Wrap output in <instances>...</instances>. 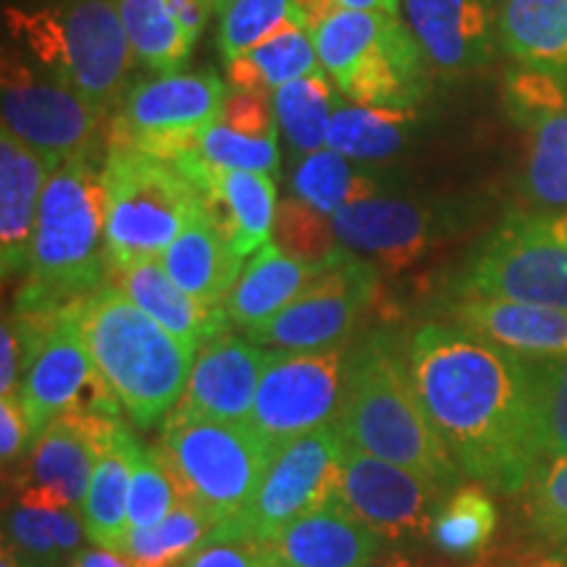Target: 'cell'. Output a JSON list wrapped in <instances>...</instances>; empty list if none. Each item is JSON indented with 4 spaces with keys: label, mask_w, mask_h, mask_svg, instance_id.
Returning <instances> with one entry per match:
<instances>
[{
    "label": "cell",
    "mask_w": 567,
    "mask_h": 567,
    "mask_svg": "<svg viewBox=\"0 0 567 567\" xmlns=\"http://www.w3.org/2000/svg\"><path fill=\"white\" fill-rule=\"evenodd\" d=\"M137 439L124 421L116 425V434L103 450L92 471L87 494H84L80 515L84 536L92 547L122 551L130 536V484L132 455Z\"/></svg>",
    "instance_id": "cell-31"
},
{
    "label": "cell",
    "mask_w": 567,
    "mask_h": 567,
    "mask_svg": "<svg viewBox=\"0 0 567 567\" xmlns=\"http://www.w3.org/2000/svg\"><path fill=\"white\" fill-rule=\"evenodd\" d=\"M442 316L460 329L526 360L567 354V310L484 295H446Z\"/></svg>",
    "instance_id": "cell-22"
},
{
    "label": "cell",
    "mask_w": 567,
    "mask_h": 567,
    "mask_svg": "<svg viewBox=\"0 0 567 567\" xmlns=\"http://www.w3.org/2000/svg\"><path fill=\"white\" fill-rule=\"evenodd\" d=\"M229 84L213 71L158 74L134 84L111 124V147L140 151L174 163L221 118Z\"/></svg>",
    "instance_id": "cell-12"
},
{
    "label": "cell",
    "mask_w": 567,
    "mask_h": 567,
    "mask_svg": "<svg viewBox=\"0 0 567 567\" xmlns=\"http://www.w3.org/2000/svg\"><path fill=\"white\" fill-rule=\"evenodd\" d=\"M84 536L76 507L61 505L38 488H17V499L6 507V536L17 549L21 567H66L80 551Z\"/></svg>",
    "instance_id": "cell-29"
},
{
    "label": "cell",
    "mask_w": 567,
    "mask_h": 567,
    "mask_svg": "<svg viewBox=\"0 0 567 567\" xmlns=\"http://www.w3.org/2000/svg\"><path fill=\"white\" fill-rule=\"evenodd\" d=\"M318 61L347 101L417 109L425 95V55L400 17L339 9L313 32Z\"/></svg>",
    "instance_id": "cell-8"
},
{
    "label": "cell",
    "mask_w": 567,
    "mask_h": 567,
    "mask_svg": "<svg viewBox=\"0 0 567 567\" xmlns=\"http://www.w3.org/2000/svg\"><path fill=\"white\" fill-rule=\"evenodd\" d=\"M471 567H567V551L563 547H523L486 551Z\"/></svg>",
    "instance_id": "cell-48"
},
{
    "label": "cell",
    "mask_w": 567,
    "mask_h": 567,
    "mask_svg": "<svg viewBox=\"0 0 567 567\" xmlns=\"http://www.w3.org/2000/svg\"><path fill=\"white\" fill-rule=\"evenodd\" d=\"M218 122L252 137H279L271 92L229 90Z\"/></svg>",
    "instance_id": "cell-45"
},
{
    "label": "cell",
    "mask_w": 567,
    "mask_h": 567,
    "mask_svg": "<svg viewBox=\"0 0 567 567\" xmlns=\"http://www.w3.org/2000/svg\"><path fill=\"white\" fill-rule=\"evenodd\" d=\"M111 279L113 287L122 289L153 321H158L182 342L193 344L195 350H200L210 339L224 337L231 326L224 305H205L184 292L166 274L161 260H145V264L113 274Z\"/></svg>",
    "instance_id": "cell-27"
},
{
    "label": "cell",
    "mask_w": 567,
    "mask_h": 567,
    "mask_svg": "<svg viewBox=\"0 0 567 567\" xmlns=\"http://www.w3.org/2000/svg\"><path fill=\"white\" fill-rule=\"evenodd\" d=\"M321 69L313 32L305 30L295 19L264 45L226 63V84L229 90H258L274 95L284 84L302 80Z\"/></svg>",
    "instance_id": "cell-34"
},
{
    "label": "cell",
    "mask_w": 567,
    "mask_h": 567,
    "mask_svg": "<svg viewBox=\"0 0 567 567\" xmlns=\"http://www.w3.org/2000/svg\"><path fill=\"white\" fill-rule=\"evenodd\" d=\"M408 339L394 329H375L352 347L337 425L347 444L452 492L463 471L417 400Z\"/></svg>",
    "instance_id": "cell-2"
},
{
    "label": "cell",
    "mask_w": 567,
    "mask_h": 567,
    "mask_svg": "<svg viewBox=\"0 0 567 567\" xmlns=\"http://www.w3.org/2000/svg\"><path fill=\"white\" fill-rule=\"evenodd\" d=\"M542 423V460L567 455V354L534 360Z\"/></svg>",
    "instance_id": "cell-44"
},
{
    "label": "cell",
    "mask_w": 567,
    "mask_h": 567,
    "mask_svg": "<svg viewBox=\"0 0 567 567\" xmlns=\"http://www.w3.org/2000/svg\"><path fill=\"white\" fill-rule=\"evenodd\" d=\"M3 130L48 163L51 174L84 153H97L105 113L66 84L42 80L17 53H3L0 76Z\"/></svg>",
    "instance_id": "cell-14"
},
{
    "label": "cell",
    "mask_w": 567,
    "mask_h": 567,
    "mask_svg": "<svg viewBox=\"0 0 567 567\" xmlns=\"http://www.w3.org/2000/svg\"><path fill=\"white\" fill-rule=\"evenodd\" d=\"M342 9H358V11H381L392 13V17H400L402 0H339Z\"/></svg>",
    "instance_id": "cell-52"
},
{
    "label": "cell",
    "mask_w": 567,
    "mask_h": 567,
    "mask_svg": "<svg viewBox=\"0 0 567 567\" xmlns=\"http://www.w3.org/2000/svg\"><path fill=\"white\" fill-rule=\"evenodd\" d=\"M161 452L179 481L184 502L224 526L243 509L264 481L276 450L250 423L168 415Z\"/></svg>",
    "instance_id": "cell-9"
},
{
    "label": "cell",
    "mask_w": 567,
    "mask_h": 567,
    "mask_svg": "<svg viewBox=\"0 0 567 567\" xmlns=\"http://www.w3.org/2000/svg\"><path fill=\"white\" fill-rule=\"evenodd\" d=\"M0 567H21V559L17 555V549L11 547L9 538H3V557H0Z\"/></svg>",
    "instance_id": "cell-54"
},
{
    "label": "cell",
    "mask_w": 567,
    "mask_h": 567,
    "mask_svg": "<svg viewBox=\"0 0 567 567\" xmlns=\"http://www.w3.org/2000/svg\"><path fill=\"white\" fill-rule=\"evenodd\" d=\"M295 21L292 0H237L221 13L218 24V51L229 63Z\"/></svg>",
    "instance_id": "cell-43"
},
{
    "label": "cell",
    "mask_w": 567,
    "mask_h": 567,
    "mask_svg": "<svg viewBox=\"0 0 567 567\" xmlns=\"http://www.w3.org/2000/svg\"><path fill=\"white\" fill-rule=\"evenodd\" d=\"M496 42L520 66L567 82V0H499Z\"/></svg>",
    "instance_id": "cell-32"
},
{
    "label": "cell",
    "mask_w": 567,
    "mask_h": 567,
    "mask_svg": "<svg viewBox=\"0 0 567 567\" xmlns=\"http://www.w3.org/2000/svg\"><path fill=\"white\" fill-rule=\"evenodd\" d=\"M337 496L379 536L408 538L429 536L450 492L408 467L386 463L344 442Z\"/></svg>",
    "instance_id": "cell-18"
},
{
    "label": "cell",
    "mask_w": 567,
    "mask_h": 567,
    "mask_svg": "<svg viewBox=\"0 0 567 567\" xmlns=\"http://www.w3.org/2000/svg\"><path fill=\"white\" fill-rule=\"evenodd\" d=\"M523 517L542 544L567 542V455L542 460L523 488Z\"/></svg>",
    "instance_id": "cell-41"
},
{
    "label": "cell",
    "mask_w": 567,
    "mask_h": 567,
    "mask_svg": "<svg viewBox=\"0 0 567 567\" xmlns=\"http://www.w3.org/2000/svg\"><path fill=\"white\" fill-rule=\"evenodd\" d=\"M384 189L386 182L379 172L358 166V161L344 158L331 147L302 155L292 174L295 197L326 216L384 195Z\"/></svg>",
    "instance_id": "cell-35"
},
{
    "label": "cell",
    "mask_w": 567,
    "mask_h": 567,
    "mask_svg": "<svg viewBox=\"0 0 567 567\" xmlns=\"http://www.w3.org/2000/svg\"><path fill=\"white\" fill-rule=\"evenodd\" d=\"M496 526H499V509L488 488L481 484H460L439 507L429 528V542L446 557H484L494 542Z\"/></svg>",
    "instance_id": "cell-36"
},
{
    "label": "cell",
    "mask_w": 567,
    "mask_h": 567,
    "mask_svg": "<svg viewBox=\"0 0 567 567\" xmlns=\"http://www.w3.org/2000/svg\"><path fill=\"white\" fill-rule=\"evenodd\" d=\"M342 9L339 0H292V13L308 32H316L326 19Z\"/></svg>",
    "instance_id": "cell-50"
},
{
    "label": "cell",
    "mask_w": 567,
    "mask_h": 567,
    "mask_svg": "<svg viewBox=\"0 0 567 567\" xmlns=\"http://www.w3.org/2000/svg\"><path fill=\"white\" fill-rule=\"evenodd\" d=\"M27 444H30V429H27L19 394L3 396L0 400V457H3V465L9 467L17 463Z\"/></svg>",
    "instance_id": "cell-47"
},
{
    "label": "cell",
    "mask_w": 567,
    "mask_h": 567,
    "mask_svg": "<svg viewBox=\"0 0 567 567\" xmlns=\"http://www.w3.org/2000/svg\"><path fill=\"white\" fill-rule=\"evenodd\" d=\"M132 51L155 74H179L193 55L213 0H116Z\"/></svg>",
    "instance_id": "cell-26"
},
{
    "label": "cell",
    "mask_w": 567,
    "mask_h": 567,
    "mask_svg": "<svg viewBox=\"0 0 567 567\" xmlns=\"http://www.w3.org/2000/svg\"><path fill=\"white\" fill-rule=\"evenodd\" d=\"M174 166L182 168L200 189L205 210L239 258H250L271 243L276 210H279L271 174L224 172V168L205 166L193 155H182Z\"/></svg>",
    "instance_id": "cell-23"
},
{
    "label": "cell",
    "mask_w": 567,
    "mask_h": 567,
    "mask_svg": "<svg viewBox=\"0 0 567 567\" xmlns=\"http://www.w3.org/2000/svg\"><path fill=\"white\" fill-rule=\"evenodd\" d=\"M347 354L350 350L344 344L271 352L247 423L276 452L326 423H334L344 400Z\"/></svg>",
    "instance_id": "cell-13"
},
{
    "label": "cell",
    "mask_w": 567,
    "mask_h": 567,
    "mask_svg": "<svg viewBox=\"0 0 567 567\" xmlns=\"http://www.w3.org/2000/svg\"><path fill=\"white\" fill-rule=\"evenodd\" d=\"M103 184L109 276L161 260L203 208L200 189L182 168L126 147H111L105 155Z\"/></svg>",
    "instance_id": "cell-6"
},
{
    "label": "cell",
    "mask_w": 567,
    "mask_h": 567,
    "mask_svg": "<svg viewBox=\"0 0 567 567\" xmlns=\"http://www.w3.org/2000/svg\"><path fill=\"white\" fill-rule=\"evenodd\" d=\"M66 567H134L130 559H126L122 551L111 549H80Z\"/></svg>",
    "instance_id": "cell-51"
},
{
    "label": "cell",
    "mask_w": 567,
    "mask_h": 567,
    "mask_svg": "<svg viewBox=\"0 0 567 567\" xmlns=\"http://www.w3.org/2000/svg\"><path fill=\"white\" fill-rule=\"evenodd\" d=\"M184 155H193L205 166L224 168V172H258L274 174L279 168V137H252L231 126L216 122L208 126L195 147ZM182 158V155H179Z\"/></svg>",
    "instance_id": "cell-42"
},
{
    "label": "cell",
    "mask_w": 567,
    "mask_h": 567,
    "mask_svg": "<svg viewBox=\"0 0 567 567\" xmlns=\"http://www.w3.org/2000/svg\"><path fill=\"white\" fill-rule=\"evenodd\" d=\"M463 208L423 197L379 195L331 216L339 245L360 258L400 274L463 226Z\"/></svg>",
    "instance_id": "cell-16"
},
{
    "label": "cell",
    "mask_w": 567,
    "mask_h": 567,
    "mask_svg": "<svg viewBox=\"0 0 567 567\" xmlns=\"http://www.w3.org/2000/svg\"><path fill=\"white\" fill-rule=\"evenodd\" d=\"M161 266L184 292L205 305H224L231 287L245 271L243 258L234 252L229 239L213 224L205 205L161 255Z\"/></svg>",
    "instance_id": "cell-28"
},
{
    "label": "cell",
    "mask_w": 567,
    "mask_h": 567,
    "mask_svg": "<svg viewBox=\"0 0 567 567\" xmlns=\"http://www.w3.org/2000/svg\"><path fill=\"white\" fill-rule=\"evenodd\" d=\"M402 21L429 69L446 76L486 66L499 45L492 0H402Z\"/></svg>",
    "instance_id": "cell-21"
},
{
    "label": "cell",
    "mask_w": 567,
    "mask_h": 567,
    "mask_svg": "<svg viewBox=\"0 0 567 567\" xmlns=\"http://www.w3.org/2000/svg\"><path fill=\"white\" fill-rule=\"evenodd\" d=\"M21 365H24V352H21L19 331L11 313H6L0 326V394L3 396L19 394Z\"/></svg>",
    "instance_id": "cell-49"
},
{
    "label": "cell",
    "mask_w": 567,
    "mask_h": 567,
    "mask_svg": "<svg viewBox=\"0 0 567 567\" xmlns=\"http://www.w3.org/2000/svg\"><path fill=\"white\" fill-rule=\"evenodd\" d=\"M384 542L334 496L289 523L266 547L276 567H371L384 555Z\"/></svg>",
    "instance_id": "cell-24"
},
{
    "label": "cell",
    "mask_w": 567,
    "mask_h": 567,
    "mask_svg": "<svg viewBox=\"0 0 567 567\" xmlns=\"http://www.w3.org/2000/svg\"><path fill=\"white\" fill-rule=\"evenodd\" d=\"M231 3H237V0H213V9H216L218 17H221V13H224L226 9H229Z\"/></svg>",
    "instance_id": "cell-55"
},
{
    "label": "cell",
    "mask_w": 567,
    "mask_h": 567,
    "mask_svg": "<svg viewBox=\"0 0 567 567\" xmlns=\"http://www.w3.org/2000/svg\"><path fill=\"white\" fill-rule=\"evenodd\" d=\"M342 450L344 436L337 421L284 444L250 502L224 526L213 528L208 542L268 544L297 517L334 499Z\"/></svg>",
    "instance_id": "cell-11"
},
{
    "label": "cell",
    "mask_w": 567,
    "mask_h": 567,
    "mask_svg": "<svg viewBox=\"0 0 567 567\" xmlns=\"http://www.w3.org/2000/svg\"><path fill=\"white\" fill-rule=\"evenodd\" d=\"M179 505H184L182 486L163 457L161 446H142L137 442L132 455L130 530L155 526Z\"/></svg>",
    "instance_id": "cell-40"
},
{
    "label": "cell",
    "mask_w": 567,
    "mask_h": 567,
    "mask_svg": "<svg viewBox=\"0 0 567 567\" xmlns=\"http://www.w3.org/2000/svg\"><path fill=\"white\" fill-rule=\"evenodd\" d=\"M271 243L279 245L284 252L321 268L334 266L344 255V247L339 245L331 216L310 208L300 197H287L276 210Z\"/></svg>",
    "instance_id": "cell-39"
},
{
    "label": "cell",
    "mask_w": 567,
    "mask_h": 567,
    "mask_svg": "<svg viewBox=\"0 0 567 567\" xmlns=\"http://www.w3.org/2000/svg\"><path fill=\"white\" fill-rule=\"evenodd\" d=\"M48 163L9 130L0 132V266L3 279L27 276Z\"/></svg>",
    "instance_id": "cell-25"
},
{
    "label": "cell",
    "mask_w": 567,
    "mask_h": 567,
    "mask_svg": "<svg viewBox=\"0 0 567 567\" xmlns=\"http://www.w3.org/2000/svg\"><path fill=\"white\" fill-rule=\"evenodd\" d=\"M408 358L417 400L463 476L520 494L542 463L534 360L442 321L417 326Z\"/></svg>",
    "instance_id": "cell-1"
},
{
    "label": "cell",
    "mask_w": 567,
    "mask_h": 567,
    "mask_svg": "<svg viewBox=\"0 0 567 567\" xmlns=\"http://www.w3.org/2000/svg\"><path fill=\"white\" fill-rule=\"evenodd\" d=\"M118 423L122 417L95 413L55 417L30 446V460L24 476L17 481V488H38L59 499L61 505L80 509L92 471L116 434Z\"/></svg>",
    "instance_id": "cell-20"
},
{
    "label": "cell",
    "mask_w": 567,
    "mask_h": 567,
    "mask_svg": "<svg viewBox=\"0 0 567 567\" xmlns=\"http://www.w3.org/2000/svg\"><path fill=\"white\" fill-rule=\"evenodd\" d=\"M11 318L24 352L19 402L30 429V446L55 417L71 413L122 417V405L84 344L71 302L61 308H13Z\"/></svg>",
    "instance_id": "cell-7"
},
{
    "label": "cell",
    "mask_w": 567,
    "mask_h": 567,
    "mask_svg": "<svg viewBox=\"0 0 567 567\" xmlns=\"http://www.w3.org/2000/svg\"><path fill=\"white\" fill-rule=\"evenodd\" d=\"M505 105L528 134L520 195L538 210H567V82L517 63L505 74Z\"/></svg>",
    "instance_id": "cell-17"
},
{
    "label": "cell",
    "mask_w": 567,
    "mask_h": 567,
    "mask_svg": "<svg viewBox=\"0 0 567 567\" xmlns=\"http://www.w3.org/2000/svg\"><path fill=\"white\" fill-rule=\"evenodd\" d=\"M337 97L326 71L302 76L274 92V111L289 147L300 155L323 151Z\"/></svg>",
    "instance_id": "cell-37"
},
{
    "label": "cell",
    "mask_w": 567,
    "mask_h": 567,
    "mask_svg": "<svg viewBox=\"0 0 567 567\" xmlns=\"http://www.w3.org/2000/svg\"><path fill=\"white\" fill-rule=\"evenodd\" d=\"M415 124V109H381L337 97L326 147L358 163L386 161L408 145Z\"/></svg>",
    "instance_id": "cell-33"
},
{
    "label": "cell",
    "mask_w": 567,
    "mask_h": 567,
    "mask_svg": "<svg viewBox=\"0 0 567 567\" xmlns=\"http://www.w3.org/2000/svg\"><path fill=\"white\" fill-rule=\"evenodd\" d=\"M268 360L271 352L250 339H210L197 350L187 389L168 415L247 423Z\"/></svg>",
    "instance_id": "cell-19"
},
{
    "label": "cell",
    "mask_w": 567,
    "mask_h": 567,
    "mask_svg": "<svg viewBox=\"0 0 567 567\" xmlns=\"http://www.w3.org/2000/svg\"><path fill=\"white\" fill-rule=\"evenodd\" d=\"M13 38L42 69L109 113L134 66L130 34L113 0H69L53 9H6Z\"/></svg>",
    "instance_id": "cell-5"
},
{
    "label": "cell",
    "mask_w": 567,
    "mask_h": 567,
    "mask_svg": "<svg viewBox=\"0 0 567 567\" xmlns=\"http://www.w3.org/2000/svg\"><path fill=\"white\" fill-rule=\"evenodd\" d=\"M105 279L103 168L95 166V153H84L48 176L17 308H61L101 289Z\"/></svg>",
    "instance_id": "cell-4"
},
{
    "label": "cell",
    "mask_w": 567,
    "mask_h": 567,
    "mask_svg": "<svg viewBox=\"0 0 567 567\" xmlns=\"http://www.w3.org/2000/svg\"><path fill=\"white\" fill-rule=\"evenodd\" d=\"M213 523L200 509L184 502L172 515L147 528L130 530L122 555L134 567H179L208 542Z\"/></svg>",
    "instance_id": "cell-38"
},
{
    "label": "cell",
    "mask_w": 567,
    "mask_h": 567,
    "mask_svg": "<svg viewBox=\"0 0 567 567\" xmlns=\"http://www.w3.org/2000/svg\"><path fill=\"white\" fill-rule=\"evenodd\" d=\"M179 567H276L271 551L258 542H208Z\"/></svg>",
    "instance_id": "cell-46"
},
{
    "label": "cell",
    "mask_w": 567,
    "mask_h": 567,
    "mask_svg": "<svg viewBox=\"0 0 567 567\" xmlns=\"http://www.w3.org/2000/svg\"><path fill=\"white\" fill-rule=\"evenodd\" d=\"M379 295V266L344 250L334 266L316 276L271 321L245 331L274 350H323L342 339L368 313Z\"/></svg>",
    "instance_id": "cell-15"
},
{
    "label": "cell",
    "mask_w": 567,
    "mask_h": 567,
    "mask_svg": "<svg viewBox=\"0 0 567 567\" xmlns=\"http://www.w3.org/2000/svg\"><path fill=\"white\" fill-rule=\"evenodd\" d=\"M97 371L132 423L153 429L182 400L197 350L153 321L122 289H101L71 302Z\"/></svg>",
    "instance_id": "cell-3"
},
{
    "label": "cell",
    "mask_w": 567,
    "mask_h": 567,
    "mask_svg": "<svg viewBox=\"0 0 567 567\" xmlns=\"http://www.w3.org/2000/svg\"><path fill=\"white\" fill-rule=\"evenodd\" d=\"M371 567H415L405 555H386L379 557Z\"/></svg>",
    "instance_id": "cell-53"
},
{
    "label": "cell",
    "mask_w": 567,
    "mask_h": 567,
    "mask_svg": "<svg viewBox=\"0 0 567 567\" xmlns=\"http://www.w3.org/2000/svg\"><path fill=\"white\" fill-rule=\"evenodd\" d=\"M450 295H484L567 310V210L509 213L467 255Z\"/></svg>",
    "instance_id": "cell-10"
},
{
    "label": "cell",
    "mask_w": 567,
    "mask_h": 567,
    "mask_svg": "<svg viewBox=\"0 0 567 567\" xmlns=\"http://www.w3.org/2000/svg\"><path fill=\"white\" fill-rule=\"evenodd\" d=\"M321 271L326 268L305 264L295 255L284 252L279 245L268 243L252 255L224 300L226 316L231 326L250 331L255 326L271 321Z\"/></svg>",
    "instance_id": "cell-30"
},
{
    "label": "cell",
    "mask_w": 567,
    "mask_h": 567,
    "mask_svg": "<svg viewBox=\"0 0 567 567\" xmlns=\"http://www.w3.org/2000/svg\"><path fill=\"white\" fill-rule=\"evenodd\" d=\"M563 549H565V551H567V542H565V544H563Z\"/></svg>",
    "instance_id": "cell-56"
}]
</instances>
